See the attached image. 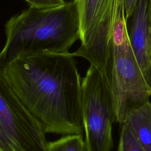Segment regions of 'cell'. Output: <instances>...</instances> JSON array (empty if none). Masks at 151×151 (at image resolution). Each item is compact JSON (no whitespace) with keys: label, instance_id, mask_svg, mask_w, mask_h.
Returning <instances> with one entry per match:
<instances>
[{"label":"cell","instance_id":"1","mask_svg":"<svg viewBox=\"0 0 151 151\" xmlns=\"http://www.w3.org/2000/svg\"><path fill=\"white\" fill-rule=\"evenodd\" d=\"M0 71L46 133L83 134L81 82L72 53L22 55Z\"/></svg>","mask_w":151,"mask_h":151},{"label":"cell","instance_id":"2","mask_svg":"<svg viewBox=\"0 0 151 151\" xmlns=\"http://www.w3.org/2000/svg\"><path fill=\"white\" fill-rule=\"evenodd\" d=\"M6 41L0 52V69L18 57L33 53L66 52L80 39L75 1L51 8L30 6L5 24Z\"/></svg>","mask_w":151,"mask_h":151},{"label":"cell","instance_id":"3","mask_svg":"<svg viewBox=\"0 0 151 151\" xmlns=\"http://www.w3.org/2000/svg\"><path fill=\"white\" fill-rule=\"evenodd\" d=\"M81 45L74 57L88 60L109 80L116 31L127 25L124 0H76ZM110 81V80H109Z\"/></svg>","mask_w":151,"mask_h":151},{"label":"cell","instance_id":"4","mask_svg":"<svg viewBox=\"0 0 151 151\" xmlns=\"http://www.w3.org/2000/svg\"><path fill=\"white\" fill-rule=\"evenodd\" d=\"M81 106L87 151H111L115 113L110 82L92 65L81 82Z\"/></svg>","mask_w":151,"mask_h":151},{"label":"cell","instance_id":"5","mask_svg":"<svg viewBox=\"0 0 151 151\" xmlns=\"http://www.w3.org/2000/svg\"><path fill=\"white\" fill-rule=\"evenodd\" d=\"M45 134L0 71V151H48Z\"/></svg>","mask_w":151,"mask_h":151},{"label":"cell","instance_id":"6","mask_svg":"<svg viewBox=\"0 0 151 151\" xmlns=\"http://www.w3.org/2000/svg\"><path fill=\"white\" fill-rule=\"evenodd\" d=\"M109 80L115 120L123 124L130 113L149 101L151 96L130 41L113 47Z\"/></svg>","mask_w":151,"mask_h":151},{"label":"cell","instance_id":"7","mask_svg":"<svg viewBox=\"0 0 151 151\" xmlns=\"http://www.w3.org/2000/svg\"><path fill=\"white\" fill-rule=\"evenodd\" d=\"M131 18L129 32L131 46L151 91V0H138Z\"/></svg>","mask_w":151,"mask_h":151},{"label":"cell","instance_id":"8","mask_svg":"<svg viewBox=\"0 0 151 151\" xmlns=\"http://www.w3.org/2000/svg\"><path fill=\"white\" fill-rule=\"evenodd\" d=\"M145 151H151V101L133 110L126 122Z\"/></svg>","mask_w":151,"mask_h":151},{"label":"cell","instance_id":"9","mask_svg":"<svg viewBox=\"0 0 151 151\" xmlns=\"http://www.w3.org/2000/svg\"><path fill=\"white\" fill-rule=\"evenodd\" d=\"M48 151H87L83 134L65 135L59 139L48 142Z\"/></svg>","mask_w":151,"mask_h":151},{"label":"cell","instance_id":"10","mask_svg":"<svg viewBox=\"0 0 151 151\" xmlns=\"http://www.w3.org/2000/svg\"><path fill=\"white\" fill-rule=\"evenodd\" d=\"M122 124L117 151H145L128 124Z\"/></svg>","mask_w":151,"mask_h":151},{"label":"cell","instance_id":"11","mask_svg":"<svg viewBox=\"0 0 151 151\" xmlns=\"http://www.w3.org/2000/svg\"><path fill=\"white\" fill-rule=\"evenodd\" d=\"M30 6L39 8H51L63 5L65 2L64 0H25Z\"/></svg>","mask_w":151,"mask_h":151},{"label":"cell","instance_id":"12","mask_svg":"<svg viewBox=\"0 0 151 151\" xmlns=\"http://www.w3.org/2000/svg\"><path fill=\"white\" fill-rule=\"evenodd\" d=\"M137 1L138 0H124L125 15L127 21L132 17Z\"/></svg>","mask_w":151,"mask_h":151},{"label":"cell","instance_id":"13","mask_svg":"<svg viewBox=\"0 0 151 151\" xmlns=\"http://www.w3.org/2000/svg\"><path fill=\"white\" fill-rule=\"evenodd\" d=\"M73 1H76V0H73Z\"/></svg>","mask_w":151,"mask_h":151}]
</instances>
